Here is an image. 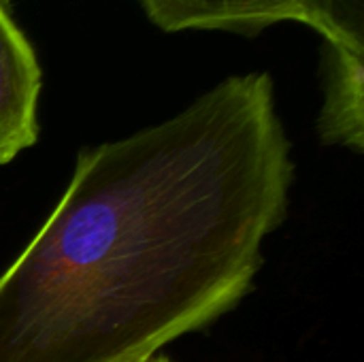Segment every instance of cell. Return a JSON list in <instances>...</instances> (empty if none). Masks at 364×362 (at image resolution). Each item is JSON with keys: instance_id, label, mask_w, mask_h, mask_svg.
<instances>
[{"instance_id": "obj_5", "label": "cell", "mask_w": 364, "mask_h": 362, "mask_svg": "<svg viewBox=\"0 0 364 362\" xmlns=\"http://www.w3.org/2000/svg\"><path fill=\"white\" fill-rule=\"evenodd\" d=\"M307 26L331 45L364 51V0H307Z\"/></svg>"}, {"instance_id": "obj_2", "label": "cell", "mask_w": 364, "mask_h": 362, "mask_svg": "<svg viewBox=\"0 0 364 362\" xmlns=\"http://www.w3.org/2000/svg\"><path fill=\"white\" fill-rule=\"evenodd\" d=\"M43 70L34 47L0 0V164H9L38 139Z\"/></svg>"}, {"instance_id": "obj_1", "label": "cell", "mask_w": 364, "mask_h": 362, "mask_svg": "<svg viewBox=\"0 0 364 362\" xmlns=\"http://www.w3.org/2000/svg\"><path fill=\"white\" fill-rule=\"evenodd\" d=\"M292 181L269 73L83 149L0 275V362H147L209 326L250 292Z\"/></svg>"}, {"instance_id": "obj_6", "label": "cell", "mask_w": 364, "mask_h": 362, "mask_svg": "<svg viewBox=\"0 0 364 362\" xmlns=\"http://www.w3.org/2000/svg\"><path fill=\"white\" fill-rule=\"evenodd\" d=\"M147 362H168V361H166V358H164V356H160V358H158V356H156V358H151V361H147Z\"/></svg>"}, {"instance_id": "obj_4", "label": "cell", "mask_w": 364, "mask_h": 362, "mask_svg": "<svg viewBox=\"0 0 364 362\" xmlns=\"http://www.w3.org/2000/svg\"><path fill=\"white\" fill-rule=\"evenodd\" d=\"M318 132L324 145L364 149V51L326 43Z\"/></svg>"}, {"instance_id": "obj_3", "label": "cell", "mask_w": 364, "mask_h": 362, "mask_svg": "<svg viewBox=\"0 0 364 362\" xmlns=\"http://www.w3.org/2000/svg\"><path fill=\"white\" fill-rule=\"evenodd\" d=\"M164 32L228 30L256 34L279 21L307 23V0H141Z\"/></svg>"}]
</instances>
